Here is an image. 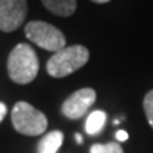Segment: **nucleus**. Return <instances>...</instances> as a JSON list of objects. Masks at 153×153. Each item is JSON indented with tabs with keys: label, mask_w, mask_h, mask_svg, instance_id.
<instances>
[{
	"label": "nucleus",
	"mask_w": 153,
	"mask_h": 153,
	"mask_svg": "<svg viewBox=\"0 0 153 153\" xmlns=\"http://www.w3.org/2000/svg\"><path fill=\"white\" fill-rule=\"evenodd\" d=\"M38 68V57L30 44L20 43L11 50L7 58V72L11 81L20 85L30 84L36 79Z\"/></svg>",
	"instance_id": "1"
},
{
	"label": "nucleus",
	"mask_w": 153,
	"mask_h": 153,
	"mask_svg": "<svg viewBox=\"0 0 153 153\" xmlns=\"http://www.w3.org/2000/svg\"><path fill=\"white\" fill-rule=\"evenodd\" d=\"M89 60V51L87 47L75 44L64 47L47 61V72L54 78H64L71 75L85 65Z\"/></svg>",
	"instance_id": "2"
},
{
	"label": "nucleus",
	"mask_w": 153,
	"mask_h": 153,
	"mask_svg": "<svg viewBox=\"0 0 153 153\" xmlns=\"http://www.w3.org/2000/svg\"><path fill=\"white\" fill-rule=\"evenodd\" d=\"M11 123L19 133L26 136L43 135L47 129V116L31 104L20 101L11 109Z\"/></svg>",
	"instance_id": "3"
},
{
	"label": "nucleus",
	"mask_w": 153,
	"mask_h": 153,
	"mask_svg": "<svg viewBox=\"0 0 153 153\" xmlns=\"http://www.w3.org/2000/svg\"><path fill=\"white\" fill-rule=\"evenodd\" d=\"M24 34L33 44L47 51L57 53L65 47V37L62 31L50 23L40 20L27 23L24 27Z\"/></svg>",
	"instance_id": "4"
},
{
	"label": "nucleus",
	"mask_w": 153,
	"mask_h": 153,
	"mask_svg": "<svg viewBox=\"0 0 153 153\" xmlns=\"http://www.w3.org/2000/svg\"><path fill=\"white\" fill-rule=\"evenodd\" d=\"M27 10V0H0V30H17L26 20Z\"/></svg>",
	"instance_id": "5"
},
{
	"label": "nucleus",
	"mask_w": 153,
	"mask_h": 153,
	"mask_svg": "<svg viewBox=\"0 0 153 153\" xmlns=\"http://www.w3.org/2000/svg\"><path fill=\"white\" fill-rule=\"evenodd\" d=\"M97 99V92L92 88H81L71 94L64 101L61 112L70 119H79L87 114Z\"/></svg>",
	"instance_id": "6"
},
{
	"label": "nucleus",
	"mask_w": 153,
	"mask_h": 153,
	"mask_svg": "<svg viewBox=\"0 0 153 153\" xmlns=\"http://www.w3.org/2000/svg\"><path fill=\"white\" fill-rule=\"evenodd\" d=\"M43 6L53 14L70 17L76 10V0H41Z\"/></svg>",
	"instance_id": "7"
},
{
	"label": "nucleus",
	"mask_w": 153,
	"mask_h": 153,
	"mask_svg": "<svg viewBox=\"0 0 153 153\" xmlns=\"http://www.w3.org/2000/svg\"><path fill=\"white\" fill-rule=\"evenodd\" d=\"M64 140V133L60 131H51L38 142V153H57Z\"/></svg>",
	"instance_id": "8"
},
{
	"label": "nucleus",
	"mask_w": 153,
	"mask_h": 153,
	"mask_svg": "<svg viewBox=\"0 0 153 153\" xmlns=\"http://www.w3.org/2000/svg\"><path fill=\"white\" fill-rule=\"evenodd\" d=\"M106 120V114L104 111H94L88 115L87 122H85V131L88 135H98L102 131Z\"/></svg>",
	"instance_id": "9"
},
{
	"label": "nucleus",
	"mask_w": 153,
	"mask_h": 153,
	"mask_svg": "<svg viewBox=\"0 0 153 153\" xmlns=\"http://www.w3.org/2000/svg\"><path fill=\"white\" fill-rule=\"evenodd\" d=\"M89 153H123V149L118 142H109L105 145L95 143L91 146Z\"/></svg>",
	"instance_id": "10"
},
{
	"label": "nucleus",
	"mask_w": 153,
	"mask_h": 153,
	"mask_svg": "<svg viewBox=\"0 0 153 153\" xmlns=\"http://www.w3.org/2000/svg\"><path fill=\"white\" fill-rule=\"evenodd\" d=\"M143 111H145V115L148 118L149 125L152 126L153 129V89L149 91L143 98Z\"/></svg>",
	"instance_id": "11"
},
{
	"label": "nucleus",
	"mask_w": 153,
	"mask_h": 153,
	"mask_svg": "<svg viewBox=\"0 0 153 153\" xmlns=\"http://www.w3.org/2000/svg\"><path fill=\"white\" fill-rule=\"evenodd\" d=\"M115 137H116V140L118 142H125V140H128V137H129V135L126 133L125 131H118L116 132V135H115Z\"/></svg>",
	"instance_id": "12"
},
{
	"label": "nucleus",
	"mask_w": 153,
	"mask_h": 153,
	"mask_svg": "<svg viewBox=\"0 0 153 153\" xmlns=\"http://www.w3.org/2000/svg\"><path fill=\"white\" fill-rule=\"evenodd\" d=\"M6 115H7V106H6L4 102H0V123H1V120L4 119Z\"/></svg>",
	"instance_id": "13"
},
{
	"label": "nucleus",
	"mask_w": 153,
	"mask_h": 153,
	"mask_svg": "<svg viewBox=\"0 0 153 153\" xmlns=\"http://www.w3.org/2000/svg\"><path fill=\"white\" fill-rule=\"evenodd\" d=\"M91 1L98 3V4H104V3H108V1H111V0H91Z\"/></svg>",
	"instance_id": "14"
},
{
	"label": "nucleus",
	"mask_w": 153,
	"mask_h": 153,
	"mask_svg": "<svg viewBox=\"0 0 153 153\" xmlns=\"http://www.w3.org/2000/svg\"><path fill=\"white\" fill-rule=\"evenodd\" d=\"M75 140H76V143H82V136L79 133H75Z\"/></svg>",
	"instance_id": "15"
}]
</instances>
